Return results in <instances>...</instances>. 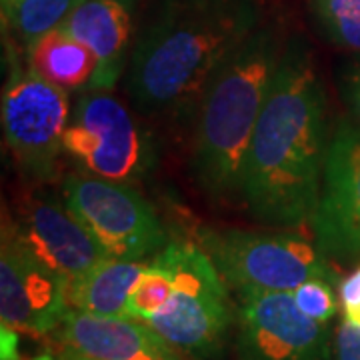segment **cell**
I'll use <instances>...</instances> for the list:
<instances>
[{
    "instance_id": "obj_1",
    "label": "cell",
    "mask_w": 360,
    "mask_h": 360,
    "mask_svg": "<svg viewBox=\"0 0 360 360\" xmlns=\"http://www.w3.org/2000/svg\"><path fill=\"white\" fill-rule=\"evenodd\" d=\"M326 94L302 40L286 42L243 165L250 214L272 226L312 220L328 155Z\"/></svg>"
},
{
    "instance_id": "obj_2",
    "label": "cell",
    "mask_w": 360,
    "mask_h": 360,
    "mask_svg": "<svg viewBox=\"0 0 360 360\" xmlns=\"http://www.w3.org/2000/svg\"><path fill=\"white\" fill-rule=\"evenodd\" d=\"M258 22L257 0H158L130 52L132 103L148 112L196 108L217 66Z\"/></svg>"
},
{
    "instance_id": "obj_3",
    "label": "cell",
    "mask_w": 360,
    "mask_h": 360,
    "mask_svg": "<svg viewBox=\"0 0 360 360\" xmlns=\"http://www.w3.org/2000/svg\"><path fill=\"white\" fill-rule=\"evenodd\" d=\"M270 26H258L208 78L196 104L194 180L214 200L240 196L243 165L284 52Z\"/></svg>"
},
{
    "instance_id": "obj_4",
    "label": "cell",
    "mask_w": 360,
    "mask_h": 360,
    "mask_svg": "<svg viewBox=\"0 0 360 360\" xmlns=\"http://www.w3.org/2000/svg\"><path fill=\"white\" fill-rule=\"evenodd\" d=\"M155 258L172 276V295L146 324L170 347L210 359L224 347L232 322L231 300L214 262L200 246L168 243Z\"/></svg>"
},
{
    "instance_id": "obj_5",
    "label": "cell",
    "mask_w": 360,
    "mask_h": 360,
    "mask_svg": "<svg viewBox=\"0 0 360 360\" xmlns=\"http://www.w3.org/2000/svg\"><path fill=\"white\" fill-rule=\"evenodd\" d=\"M200 248L210 257L222 281L238 292H292L310 278L335 283L321 248L290 232L229 231L198 232Z\"/></svg>"
},
{
    "instance_id": "obj_6",
    "label": "cell",
    "mask_w": 360,
    "mask_h": 360,
    "mask_svg": "<svg viewBox=\"0 0 360 360\" xmlns=\"http://www.w3.org/2000/svg\"><path fill=\"white\" fill-rule=\"evenodd\" d=\"M63 198L110 258L142 260L168 245L156 210L130 182L70 174Z\"/></svg>"
},
{
    "instance_id": "obj_7",
    "label": "cell",
    "mask_w": 360,
    "mask_h": 360,
    "mask_svg": "<svg viewBox=\"0 0 360 360\" xmlns=\"http://www.w3.org/2000/svg\"><path fill=\"white\" fill-rule=\"evenodd\" d=\"M63 146L92 176L130 182L153 167V142L129 108L106 90L80 96Z\"/></svg>"
},
{
    "instance_id": "obj_8",
    "label": "cell",
    "mask_w": 360,
    "mask_h": 360,
    "mask_svg": "<svg viewBox=\"0 0 360 360\" xmlns=\"http://www.w3.org/2000/svg\"><path fill=\"white\" fill-rule=\"evenodd\" d=\"M70 104L65 89L37 75L30 66L13 63L2 90V130L4 139L25 172L49 176L65 150Z\"/></svg>"
},
{
    "instance_id": "obj_9",
    "label": "cell",
    "mask_w": 360,
    "mask_h": 360,
    "mask_svg": "<svg viewBox=\"0 0 360 360\" xmlns=\"http://www.w3.org/2000/svg\"><path fill=\"white\" fill-rule=\"evenodd\" d=\"M238 360H328L330 330L296 307L292 292H238Z\"/></svg>"
},
{
    "instance_id": "obj_10",
    "label": "cell",
    "mask_w": 360,
    "mask_h": 360,
    "mask_svg": "<svg viewBox=\"0 0 360 360\" xmlns=\"http://www.w3.org/2000/svg\"><path fill=\"white\" fill-rule=\"evenodd\" d=\"M66 286L68 278L44 264L8 222L0 246L2 324L30 335L51 333L68 312Z\"/></svg>"
},
{
    "instance_id": "obj_11",
    "label": "cell",
    "mask_w": 360,
    "mask_h": 360,
    "mask_svg": "<svg viewBox=\"0 0 360 360\" xmlns=\"http://www.w3.org/2000/svg\"><path fill=\"white\" fill-rule=\"evenodd\" d=\"M322 255L360 257V127L342 122L330 139L321 198L310 220Z\"/></svg>"
},
{
    "instance_id": "obj_12",
    "label": "cell",
    "mask_w": 360,
    "mask_h": 360,
    "mask_svg": "<svg viewBox=\"0 0 360 360\" xmlns=\"http://www.w3.org/2000/svg\"><path fill=\"white\" fill-rule=\"evenodd\" d=\"M11 226L44 264L68 281L110 258L63 196L32 194Z\"/></svg>"
},
{
    "instance_id": "obj_13",
    "label": "cell",
    "mask_w": 360,
    "mask_h": 360,
    "mask_svg": "<svg viewBox=\"0 0 360 360\" xmlns=\"http://www.w3.org/2000/svg\"><path fill=\"white\" fill-rule=\"evenodd\" d=\"M68 352L89 360H179L155 328L129 316H101L68 309L63 321Z\"/></svg>"
},
{
    "instance_id": "obj_14",
    "label": "cell",
    "mask_w": 360,
    "mask_h": 360,
    "mask_svg": "<svg viewBox=\"0 0 360 360\" xmlns=\"http://www.w3.org/2000/svg\"><path fill=\"white\" fill-rule=\"evenodd\" d=\"M139 0H86L65 20L68 34L96 58L90 90H112L130 63V40Z\"/></svg>"
},
{
    "instance_id": "obj_15",
    "label": "cell",
    "mask_w": 360,
    "mask_h": 360,
    "mask_svg": "<svg viewBox=\"0 0 360 360\" xmlns=\"http://www.w3.org/2000/svg\"><path fill=\"white\" fill-rule=\"evenodd\" d=\"M144 266L141 260L106 258L89 272L68 281V309L101 316H127V300Z\"/></svg>"
},
{
    "instance_id": "obj_16",
    "label": "cell",
    "mask_w": 360,
    "mask_h": 360,
    "mask_svg": "<svg viewBox=\"0 0 360 360\" xmlns=\"http://www.w3.org/2000/svg\"><path fill=\"white\" fill-rule=\"evenodd\" d=\"M28 66L44 80L68 92L90 86L96 58L89 46L58 26L28 46Z\"/></svg>"
},
{
    "instance_id": "obj_17",
    "label": "cell",
    "mask_w": 360,
    "mask_h": 360,
    "mask_svg": "<svg viewBox=\"0 0 360 360\" xmlns=\"http://www.w3.org/2000/svg\"><path fill=\"white\" fill-rule=\"evenodd\" d=\"M77 6V0H22L6 25L28 49L42 34L65 25Z\"/></svg>"
},
{
    "instance_id": "obj_18",
    "label": "cell",
    "mask_w": 360,
    "mask_h": 360,
    "mask_svg": "<svg viewBox=\"0 0 360 360\" xmlns=\"http://www.w3.org/2000/svg\"><path fill=\"white\" fill-rule=\"evenodd\" d=\"M310 6L328 39L360 52V0H310Z\"/></svg>"
},
{
    "instance_id": "obj_19",
    "label": "cell",
    "mask_w": 360,
    "mask_h": 360,
    "mask_svg": "<svg viewBox=\"0 0 360 360\" xmlns=\"http://www.w3.org/2000/svg\"><path fill=\"white\" fill-rule=\"evenodd\" d=\"M170 295H172V276L162 262L153 258V262L144 266L141 278L130 290L127 300V316L146 322L167 304Z\"/></svg>"
},
{
    "instance_id": "obj_20",
    "label": "cell",
    "mask_w": 360,
    "mask_h": 360,
    "mask_svg": "<svg viewBox=\"0 0 360 360\" xmlns=\"http://www.w3.org/2000/svg\"><path fill=\"white\" fill-rule=\"evenodd\" d=\"M296 307L314 321L328 324L336 314V298L333 283L324 278H310L292 290Z\"/></svg>"
},
{
    "instance_id": "obj_21",
    "label": "cell",
    "mask_w": 360,
    "mask_h": 360,
    "mask_svg": "<svg viewBox=\"0 0 360 360\" xmlns=\"http://www.w3.org/2000/svg\"><path fill=\"white\" fill-rule=\"evenodd\" d=\"M333 360H360V326L345 321L335 335Z\"/></svg>"
},
{
    "instance_id": "obj_22",
    "label": "cell",
    "mask_w": 360,
    "mask_h": 360,
    "mask_svg": "<svg viewBox=\"0 0 360 360\" xmlns=\"http://www.w3.org/2000/svg\"><path fill=\"white\" fill-rule=\"evenodd\" d=\"M338 296H340V304L345 310V321L360 326V269L348 274L340 283Z\"/></svg>"
},
{
    "instance_id": "obj_23",
    "label": "cell",
    "mask_w": 360,
    "mask_h": 360,
    "mask_svg": "<svg viewBox=\"0 0 360 360\" xmlns=\"http://www.w3.org/2000/svg\"><path fill=\"white\" fill-rule=\"evenodd\" d=\"M340 92L342 101L347 103L350 112L360 122V60L347 66L340 78Z\"/></svg>"
},
{
    "instance_id": "obj_24",
    "label": "cell",
    "mask_w": 360,
    "mask_h": 360,
    "mask_svg": "<svg viewBox=\"0 0 360 360\" xmlns=\"http://www.w3.org/2000/svg\"><path fill=\"white\" fill-rule=\"evenodd\" d=\"M0 360H20L18 354V330L2 324L0 328Z\"/></svg>"
},
{
    "instance_id": "obj_25",
    "label": "cell",
    "mask_w": 360,
    "mask_h": 360,
    "mask_svg": "<svg viewBox=\"0 0 360 360\" xmlns=\"http://www.w3.org/2000/svg\"><path fill=\"white\" fill-rule=\"evenodd\" d=\"M20 2L22 0H2V20H4V25L13 18V14L16 13Z\"/></svg>"
},
{
    "instance_id": "obj_26",
    "label": "cell",
    "mask_w": 360,
    "mask_h": 360,
    "mask_svg": "<svg viewBox=\"0 0 360 360\" xmlns=\"http://www.w3.org/2000/svg\"><path fill=\"white\" fill-rule=\"evenodd\" d=\"M63 360H89V359H84V356H78V354H75V352H68V350H66L65 359Z\"/></svg>"
},
{
    "instance_id": "obj_27",
    "label": "cell",
    "mask_w": 360,
    "mask_h": 360,
    "mask_svg": "<svg viewBox=\"0 0 360 360\" xmlns=\"http://www.w3.org/2000/svg\"><path fill=\"white\" fill-rule=\"evenodd\" d=\"M78 4H82V2H86V0H77Z\"/></svg>"
}]
</instances>
